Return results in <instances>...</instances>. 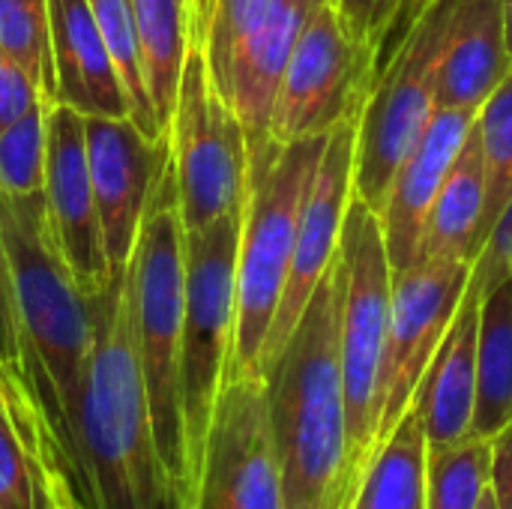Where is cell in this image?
<instances>
[{"label": "cell", "instance_id": "cell-18", "mask_svg": "<svg viewBox=\"0 0 512 509\" xmlns=\"http://www.w3.org/2000/svg\"><path fill=\"white\" fill-rule=\"evenodd\" d=\"M51 36V102L84 117H129V102L90 0H48Z\"/></svg>", "mask_w": 512, "mask_h": 509}, {"label": "cell", "instance_id": "cell-21", "mask_svg": "<svg viewBox=\"0 0 512 509\" xmlns=\"http://www.w3.org/2000/svg\"><path fill=\"white\" fill-rule=\"evenodd\" d=\"M483 210H486V168H483L477 129H471L465 147L459 150L429 210L414 264H429V261L477 264Z\"/></svg>", "mask_w": 512, "mask_h": 509}, {"label": "cell", "instance_id": "cell-5", "mask_svg": "<svg viewBox=\"0 0 512 509\" xmlns=\"http://www.w3.org/2000/svg\"><path fill=\"white\" fill-rule=\"evenodd\" d=\"M330 135L285 144L273 165L249 180L237 252V324L228 381L261 378L264 345L288 282L300 213ZM225 381V384H228Z\"/></svg>", "mask_w": 512, "mask_h": 509}, {"label": "cell", "instance_id": "cell-34", "mask_svg": "<svg viewBox=\"0 0 512 509\" xmlns=\"http://www.w3.org/2000/svg\"><path fill=\"white\" fill-rule=\"evenodd\" d=\"M504 276H512V201L504 210L501 222L495 225L486 249L480 252L474 273H471V282H477L480 288H492Z\"/></svg>", "mask_w": 512, "mask_h": 509}, {"label": "cell", "instance_id": "cell-28", "mask_svg": "<svg viewBox=\"0 0 512 509\" xmlns=\"http://www.w3.org/2000/svg\"><path fill=\"white\" fill-rule=\"evenodd\" d=\"M477 141L486 168V210L480 225V252L512 201V69L477 114Z\"/></svg>", "mask_w": 512, "mask_h": 509}, {"label": "cell", "instance_id": "cell-40", "mask_svg": "<svg viewBox=\"0 0 512 509\" xmlns=\"http://www.w3.org/2000/svg\"><path fill=\"white\" fill-rule=\"evenodd\" d=\"M480 509H498V504H495V495H492V489L486 492V498H483V504H480Z\"/></svg>", "mask_w": 512, "mask_h": 509}, {"label": "cell", "instance_id": "cell-35", "mask_svg": "<svg viewBox=\"0 0 512 509\" xmlns=\"http://www.w3.org/2000/svg\"><path fill=\"white\" fill-rule=\"evenodd\" d=\"M492 495L498 509H512V423L492 438Z\"/></svg>", "mask_w": 512, "mask_h": 509}, {"label": "cell", "instance_id": "cell-6", "mask_svg": "<svg viewBox=\"0 0 512 509\" xmlns=\"http://www.w3.org/2000/svg\"><path fill=\"white\" fill-rule=\"evenodd\" d=\"M243 213L183 231L186 297L180 345V402L186 432V504L192 498L219 393L228 381L237 324V252Z\"/></svg>", "mask_w": 512, "mask_h": 509}, {"label": "cell", "instance_id": "cell-13", "mask_svg": "<svg viewBox=\"0 0 512 509\" xmlns=\"http://www.w3.org/2000/svg\"><path fill=\"white\" fill-rule=\"evenodd\" d=\"M357 129H360V117L345 120L327 138L324 156L318 162V171L312 177V186H309V195H306V204L300 213L288 282H285L282 303L276 309V318H273V327H270V336L264 345L261 378H264V369L273 363V357L288 342V336L294 333L315 288L330 273V267L339 255L345 213L354 198Z\"/></svg>", "mask_w": 512, "mask_h": 509}, {"label": "cell", "instance_id": "cell-37", "mask_svg": "<svg viewBox=\"0 0 512 509\" xmlns=\"http://www.w3.org/2000/svg\"><path fill=\"white\" fill-rule=\"evenodd\" d=\"M51 509H84V504L72 495L69 483L57 471L51 474Z\"/></svg>", "mask_w": 512, "mask_h": 509}, {"label": "cell", "instance_id": "cell-14", "mask_svg": "<svg viewBox=\"0 0 512 509\" xmlns=\"http://www.w3.org/2000/svg\"><path fill=\"white\" fill-rule=\"evenodd\" d=\"M45 210L54 246L78 288L93 297L111 282V267L102 243V222L93 195L84 114L63 102L48 105V150H45Z\"/></svg>", "mask_w": 512, "mask_h": 509}, {"label": "cell", "instance_id": "cell-31", "mask_svg": "<svg viewBox=\"0 0 512 509\" xmlns=\"http://www.w3.org/2000/svg\"><path fill=\"white\" fill-rule=\"evenodd\" d=\"M0 384L9 393H15V396H27L30 399L24 336H21V321H18V306H15V291H12V273H9V261H6L3 240H0Z\"/></svg>", "mask_w": 512, "mask_h": 509}, {"label": "cell", "instance_id": "cell-9", "mask_svg": "<svg viewBox=\"0 0 512 509\" xmlns=\"http://www.w3.org/2000/svg\"><path fill=\"white\" fill-rule=\"evenodd\" d=\"M168 165L186 234L243 213L249 195L246 132L216 93L198 42L189 48L168 126Z\"/></svg>", "mask_w": 512, "mask_h": 509}, {"label": "cell", "instance_id": "cell-15", "mask_svg": "<svg viewBox=\"0 0 512 509\" xmlns=\"http://www.w3.org/2000/svg\"><path fill=\"white\" fill-rule=\"evenodd\" d=\"M87 165L111 273H123L168 162V138L150 141L129 117H84Z\"/></svg>", "mask_w": 512, "mask_h": 509}, {"label": "cell", "instance_id": "cell-7", "mask_svg": "<svg viewBox=\"0 0 512 509\" xmlns=\"http://www.w3.org/2000/svg\"><path fill=\"white\" fill-rule=\"evenodd\" d=\"M339 360L348 405V444H351V492L369 465L378 429V378L390 330L393 306V267L384 243L381 216L357 195L348 204L339 255Z\"/></svg>", "mask_w": 512, "mask_h": 509}, {"label": "cell", "instance_id": "cell-17", "mask_svg": "<svg viewBox=\"0 0 512 509\" xmlns=\"http://www.w3.org/2000/svg\"><path fill=\"white\" fill-rule=\"evenodd\" d=\"M474 123H477V114L438 108V114L426 126L423 138L417 141V147L408 153V159L396 171L387 204L378 213L390 267H393V279L414 267L429 210H432L459 150L465 147Z\"/></svg>", "mask_w": 512, "mask_h": 509}, {"label": "cell", "instance_id": "cell-1", "mask_svg": "<svg viewBox=\"0 0 512 509\" xmlns=\"http://www.w3.org/2000/svg\"><path fill=\"white\" fill-rule=\"evenodd\" d=\"M72 495L84 509L180 507L156 450L126 270L93 294V342L75 411Z\"/></svg>", "mask_w": 512, "mask_h": 509}, {"label": "cell", "instance_id": "cell-26", "mask_svg": "<svg viewBox=\"0 0 512 509\" xmlns=\"http://www.w3.org/2000/svg\"><path fill=\"white\" fill-rule=\"evenodd\" d=\"M90 9L96 15V24L102 30L105 51L111 57V66L120 78V87L129 102V120L150 138V141H165L168 135L162 132L144 69H141V48H138V33H135V18H132V3L129 0H90Z\"/></svg>", "mask_w": 512, "mask_h": 509}, {"label": "cell", "instance_id": "cell-33", "mask_svg": "<svg viewBox=\"0 0 512 509\" xmlns=\"http://www.w3.org/2000/svg\"><path fill=\"white\" fill-rule=\"evenodd\" d=\"M402 0H339L345 21L351 24V30L375 48V54H381L384 39L393 27V18L399 12ZM378 63V60H375Z\"/></svg>", "mask_w": 512, "mask_h": 509}, {"label": "cell", "instance_id": "cell-2", "mask_svg": "<svg viewBox=\"0 0 512 509\" xmlns=\"http://www.w3.org/2000/svg\"><path fill=\"white\" fill-rule=\"evenodd\" d=\"M0 240L12 273L30 399L48 462L72 489L75 411L93 342V297L78 288L54 246L45 195L12 198L0 192Z\"/></svg>", "mask_w": 512, "mask_h": 509}, {"label": "cell", "instance_id": "cell-38", "mask_svg": "<svg viewBox=\"0 0 512 509\" xmlns=\"http://www.w3.org/2000/svg\"><path fill=\"white\" fill-rule=\"evenodd\" d=\"M189 6H192V39H195V30H198V24H201L204 15H207L210 0H189Z\"/></svg>", "mask_w": 512, "mask_h": 509}, {"label": "cell", "instance_id": "cell-25", "mask_svg": "<svg viewBox=\"0 0 512 509\" xmlns=\"http://www.w3.org/2000/svg\"><path fill=\"white\" fill-rule=\"evenodd\" d=\"M51 474L33 402L0 384V509H51Z\"/></svg>", "mask_w": 512, "mask_h": 509}, {"label": "cell", "instance_id": "cell-3", "mask_svg": "<svg viewBox=\"0 0 512 509\" xmlns=\"http://www.w3.org/2000/svg\"><path fill=\"white\" fill-rule=\"evenodd\" d=\"M288 509H345L351 498L348 405L339 360L336 261L294 333L264 369Z\"/></svg>", "mask_w": 512, "mask_h": 509}, {"label": "cell", "instance_id": "cell-4", "mask_svg": "<svg viewBox=\"0 0 512 509\" xmlns=\"http://www.w3.org/2000/svg\"><path fill=\"white\" fill-rule=\"evenodd\" d=\"M126 294L132 309L135 348L147 384L156 450L180 501H186V432L180 402V345H183V222L171 165L165 162L150 207L144 213L135 252L126 264Z\"/></svg>", "mask_w": 512, "mask_h": 509}, {"label": "cell", "instance_id": "cell-32", "mask_svg": "<svg viewBox=\"0 0 512 509\" xmlns=\"http://www.w3.org/2000/svg\"><path fill=\"white\" fill-rule=\"evenodd\" d=\"M45 99L48 93L30 75V69L0 45V132L18 123L27 111H33Z\"/></svg>", "mask_w": 512, "mask_h": 509}, {"label": "cell", "instance_id": "cell-8", "mask_svg": "<svg viewBox=\"0 0 512 509\" xmlns=\"http://www.w3.org/2000/svg\"><path fill=\"white\" fill-rule=\"evenodd\" d=\"M456 6L459 0L429 3L393 60L378 75L363 108L357 129L354 195L375 213L384 210L396 171L441 108V63Z\"/></svg>", "mask_w": 512, "mask_h": 509}, {"label": "cell", "instance_id": "cell-22", "mask_svg": "<svg viewBox=\"0 0 512 509\" xmlns=\"http://www.w3.org/2000/svg\"><path fill=\"white\" fill-rule=\"evenodd\" d=\"M129 3L138 33L147 93L162 132L168 135L180 81H183V66L195 42L192 6L189 0H129Z\"/></svg>", "mask_w": 512, "mask_h": 509}, {"label": "cell", "instance_id": "cell-30", "mask_svg": "<svg viewBox=\"0 0 512 509\" xmlns=\"http://www.w3.org/2000/svg\"><path fill=\"white\" fill-rule=\"evenodd\" d=\"M0 45L30 69L51 99L48 0H0Z\"/></svg>", "mask_w": 512, "mask_h": 509}, {"label": "cell", "instance_id": "cell-12", "mask_svg": "<svg viewBox=\"0 0 512 509\" xmlns=\"http://www.w3.org/2000/svg\"><path fill=\"white\" fill-rule=\"evenodd\" d=\"M189 509H288L264 378L222 387Z\"/></svg>", "mask_w": 512, "mask_h": 509}, {"label": "cell", "instance_id": "cell-11", "mask_svg": "<svg viewBox=\"0 0 512 509\" xmlns=\"http://www.w3.org/2000/svg\"><path fill=\"white\" fill-rule=\"evenodd\" d=\"M474 264L429 261L393 279L390 330L378 378L375 447L396 429L411 408L426 369L432 366L471 282ZM375 453V450H372Z\"/></svg>", "mask_w": 512, "mask_h": 509}, {"label": "cell", "instance_id": "cell-36", "mask_svg": "<svg viewBox=\"0 0 512 509\" xmlns=\"http://www.w3.org/2000/svg\"><path fill=\"white\" fill-rule=\"evenodd\" d=\"M429 3H432V0H402V3H399V12H396V18H393V27H390V33H387L384 48H381V54H378V63H375V81H378V75L384 72V66L393 60V54L399 51V45L405 42V36H408L411 27L417 24V18L429 9Z\"/></svg>", "mask_w": 512, "mask_h": 509}, {"label": "cell", "instance_id": "cell-16", "mask_svg": "<svg viewBox=\"0 0 512 509\" xmlns=\"http://www.w3.org/2000/svg\"><path fill=\"white\" fill-rule=\"evenodd\" d=\"M327 0H276L270 15L249 33L231 57L225 75L213 84L234 108L249 144V180L261 177L282 147L270 138V120L285 66L303 36L309 18Z\"/></svg>", "mask_w": 512, "mask_h": 509}, {"label": "cell", "instance_id": "cell-19", "mask_svg": "<svg viewBox=\"0 0 512 509\" xmlns=\"http://www.w3.org/2000/svg\"><path fill=\"white\" fill-rule=\"evenodd\" d=\"M483 288L468 282L462 306L414 396L429 450L471 438L477 405V333Z\"/></svg>", "mask_w": 512, "mask_h": 509}, {"label": "cell", "instance_id": "cell-23", "mask_svg": "<svg viewBox=\"0 0 512 509\" xmlns=\"http://www.w3.org/2000/svg\"><path fill=\"white\" fill-rule=\"evenodd\" d=\"M512 423V276L483 288L477 333V405L471 435L492 441Z\"/></svg>", "mask_w": 512, "mask_h": 509}, {"label": "cell", "instance_id": "cell-41", "mask_svg": "<svg viewBox=\"0 0 512 509\" xmlns=\"http://www.w3.org/2000/svg\"><path fill=\"white\" fill-rule=\"evenodd\" d=\"M177 509H189V507H186V501H180V507Z\"/></svg>", "mask_w": 512, "mask_h": 509}, {"label": "cell", "instance_id": "cell-29", "mask_svg": "<svg viewBox=\"0 0 512 509\" xmlns=\"http://www.w3.org/2000/svg\"><path fill=\"white\" fill-rule=\"evenodd\" d=\"M48 99L0 132V192L12 198L42 195L48 150Z\"/></svg>", "mask_w": 512, "mask_h": 509}, {"label": "cell", "instance_id": "cell-10", "mask_svg": "<svg viewBox=\"0 0 512 509\" xmlns=\"http://www.w3.org/2000/svg\"><path fill=\"white\" fill-rule=\"evenodd\" d=\"M375 60V48L351 30L339 0H327L309 18L285 66L270 120L273 144L330 135L345 120L363 117L375 87Z\"/></svg>", "mask_w": 512, "mask_h": 509}, {"label": "cell", "instance_id": "cell-39", "mask_svg": "<svg viewBox=\"0 0 512 509\" xmlns=\"http://www.w3.org/2000/svg\"><path fill=\"white\" fill-rule=\"evenodd\" d=\"M504 27H507V48L512 57V0H504Z\"/></svg>", "mask_w": 512, "mask_h": 509}, {"label": "cell", "instance_id": "cell-20", "mask_svg": "<svg viewBox=\"0 0 512 509\" xmlns=\"http://www.w3.org/2000/svg\"><path fill=\"white\" fill-rule=\"evenodd\" d=\"M510 69L504 0H459L441 63L438 105L480 114Z\"/></svg>", "mask_w": 512, "mask_h": 509}, {"label": "cell", "instance_id": "cell-27", "mask_svg": "<svg viewBox=\"0 0 512 509\" xmlns=\"http://www.w3.org/2000/svg\"><path fill=\"white\" fill-rule=\"evenodd\" d=\"M492 489V441L465 438L426 456V509H480Z\"/></svg>", "mask_w": 512, "mask_h": 509}, {"label": "cell", "instance_id": "cell-24", "mask_svg": "<svg viewBox=\"0 0 512 509\" xmlns=\"http://www.w3.org/2000/svg\"><path fill=\"white\" fill-rule=\"evenodd\" d=\"M426 432L411 405L375 447L345 509H426Z\"/></svg>", "mask_w": 512, "mask_h": 509}]
</instances>
